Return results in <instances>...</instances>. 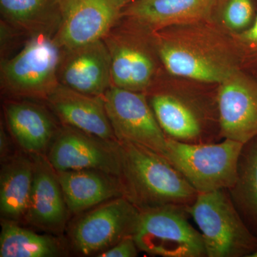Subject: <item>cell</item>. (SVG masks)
Segmentation results:
<instances>
[{
	"label": "cell",
	"mask_w": 257,
	"mask_h": 257,
	"mask_svg": "<svg viewBox=\"0 0 257 257\" xmlns=\"http://www.w3.org/2000/svg\"><path fill=\"white\" fill-rule=\"evenodd\" d=\"M70 214H78L115 198L124 197L119 179L101 171L57 172Z\"/></svg>",
	"instance_id": "18"
},
{
	"label": "cell",
	"mask_w": 257,
	"mask_h": 257,
	"mask_svg": "<svg viewBox=\"0 0 257 257\" xmlns=\"http://www.w3.org/2000/svg\"><path fill=\"white\" fill-rule=\"evenodd\" d=\"M111 58V84L143 92L151 84L155 65L149 52L113 27L102 39Z\"/></svg>",
	"instance_id": "17"
},
{
	"label": "cell",
	"mask_w": 257,
	"mask_h": 257,
	"mask_svg": "<svg viewBox=\"0 0 257 257\" xmlns=\"http://www.w3.org/2000/svg\"><path fill=\"white\" fill-rule=\"evenodd\" d=\"M158 32L155 45L171 74L221 84L235 71L232 52L220 38L195 30Z\"/></svg>",
	"instance_id": "2"
},
{
	"label": "cell",
	"mask_w": 257,
	"mask_h": 257,
	"mask_svg": "<svg viewBox=\"0 0 257 257\" xmlns=\"http://www.w3.org/2000/svg\"><path fill=\"white\" fill-rule=\"evenodd\" d=\"M243 37L246 41L251 43H257V16L253 26L248 29L247 31L245 32Z\"/></svg>",
	"instance_id": "27"
},
{
	"label": "cell",
	"mask_w": 257,
	"mask_h": 257,
	"mask_svg": "<svg viewBox=\"0 0 257 257\" xmlns=\"http://www.w3.org/2000/svg\"><path fill=\"white\" fill-rule=\"evenodd\" d=\"M103 99L118 142L138 144L165 158L168 138L143 92L111 85Z\"/></svg>",
	"instance_id": "7"
},
{
	"label": "cell",
	"mask_w": 257,
	"mask_h": 257,
	"mask_svg": "<svg viewBox=\"0 0 257 257\" xmlns=\"http://www.w3.org/2000/svg\"><path fill=\"white\" fill-rule=\"evenodd\" d=\"M1 10L15 26L35 33L45 32L57 9L59 0H0Z\"/></svg>",
	"instance_id": "23"
},
{
	"label": "cell",
	"mask_w": 257,
	"mask_h": 257,
	"mask_svg": "<svg viewBox=\"0 0 257 257\" xmlns=\"http://www.w3.org/2000/svg\"><path fill=\"white\" fill-rule=\"evenodd\" d=\"M64 126L109 142H118L108 118L103 96L88 95L62 84L46 99Z\"/></svg>",
	"instance_id": "15"
},
{
	"label": "cell",
	"mask_w": 257,
	"mask_h": 257,
	"mask_svg": "<svg viewBox=\"0 0 257 257\" xmlns=\"http://www.w3.org/2000/svg\"><path fill=\"white\" fill-rule=\"evenodd\" d=\"M189 209L164 206L140 210L134 239L140 251L163 257H207L200 231L189 222Z\"/></svg>",
	"instance_id": "6"
},
{
	"label": "cell",
	"mask_w": 257,
	"mask_h": 257,
	"mask_svg": "<svg viewBox=\"0 0 257 257\" xmlns=\"http://www.w3.org/2000/svg\"><path fill=\"white\" fill-rule=\"evenodd\" d=\"M5 113L10 132L24 151L30 155L47 151L57 131L43 108L25 101H9Z\"/></svg>",
	"instance_id": "19"
},
{
	"label": "cell",
	"mask_w": 257,
	"mask_h": 257,
	"mask_svg": "<svg viewBox=\"0 0 257 257\" xmlns=\"http://www.w3.org/2000/svg\"><path fill=\"white\" fill-rule=\"evenodd\" d=\"M250 257H257V248L256 251H255L254 252H253L252 254L250 256Z\"/></svg>",
	"instance_id": "29"
},
{
	"label": "cell",
	"mask_w": 257,
	"mask_h": 257,
	"mask_svg": "<svg viewBox=\"0 0 257 257\" xmlns=\"http://www.w3.org/2000/svg\"><path fill=\"white\" fill-rule=\"evenodd\" d=\"M64 253L62 243L55 236L37 234L16 221L3 220L0 256L55 257Z\"/></svg>",
	"instance_id": "22"
},
{
	"label": "cell",
	"mask_w": 257,
	"mask_h": 257,
	"mask_svg": "<svg viewBox=\"0 0 257 257\" xmlns=\"http://www.w3.org/2000/svg\"><path fill=\"white\" fill-rule=\"evenodd\" d=\"M243 145L229 139L188 144L168 138L165 158L198 193L229 189L236 179Z\"/></svg>",
	"instance_id": "4"
},
{
	"label": "cell",
	"mask_w": 257,
	"mask_h": 257,
	"mask_svg": "<svg viewBox=\"0 0 257 257\" xmlns=\"http://www.w3.org/2000/svg\"><path fill=\"white\" fill-rule=\"evenodd\" d=\"M139 249L134 236L124 238L105 251L97 253L99 257H135L138 256Z\"/></svg>",
	"instance_id": "25"
},
{
	"label": "cell",
	"mask_w": 257,
	"mask_h": 257,
	"mask_svg": "<svg viewBox=\"0 0 257 257\" xmlns=\"http://www.w3.org/2000/svg\"><path fill=\"white\" fill-rule=\"evenodd\" d=\"M62 49L46 32L35 33L3 65L2 87L11 95L47 99L60 84Z\"/></svg>",
	"instance_id": "5"
},
{
	"label": "cell",
	"mask_w": 257,
	"mask_h": 257,
	"mask_svg": "<svg viewBox=\"0 0 257 257\" xmlns=\"http://www.w3.org/2000/svg\"><path fill=\"white\" fill-rule=\"evenodd\" d=\"M253 16L251 0H229L224 12L225 23L232 30L247 27Z\"/></svg>",
	"instance_id": "24"
},
{
	"label": "cell",
	"mask_w": 257,
	"mask_h": 257,
	"mask_svg": "<svg viewBox=\"0 0 257 257\" xmlns=\"http://www.w3.org/2000/svg\"><path fill=\"white\" fill-rule=\"evenodd\" d=\"M46 157L56 172L95 170L119 179L118 142L106 141L70 126L57 132Z\"/></svg>",
	"instance_id": "9"
},
{
	"label": "cell",
	"mask_w": 257,
	"mask_h": 257,
	"mask_svg": "<svg viewBox=\"0 0 257 257\" xmlns=\"http://www.w3.org/2000/svg\"><path fill=\"white\" fill-rule=\"evenodd\" d=\"M216 95L222 139L246 144L257 137V84L235 71Z\"/></svg>",
	"instance_id": "12"
},
{
	"label": "cell",
	"mask_w": 257,
	"mask_h": 257,
	"mask_svg": "<svg viewBox=\"0 0 257 257\" xmlns=\"http://www.w3.org/2000/svg\"><path fill=\"white\" fill-rule=\"evenodd\" d=\"M189 212L199 228L207 257H250L257 236L235 207L228 189L198 193Z\"/></svg>",
	"instance_id": "3"
},
{
	"label": "cell",
	"mask_w": 257,
	"mask_h": 257,
	"mask_svg": "<svg viewBox=\"0 0 257 257\" xmlns=\"http://www.w3.org/2000/svg\"><path fill=\"white\" fill-rule=\"evenodd\" d=\"M63 53L59 71L60 84L88 95L104 96L112 85L110 55L104 40Z\"/></svg>",
	"instance_id": "13"
},
{
	"label": "cell",
	"mask_w": 257,
	"mask_h": 257,
	"mask_svg": "<svg viewBox=\"0 0 257 257\" xmlns=\"http://www.w3.org/2000/svg\"><path fill=\"white\" fill-rule=\"evenodd\" d=\"M118 144L124 197L140 211L164 206L189 209L198 192L167 159L138 144Z\"/></svg>",
	"instance_id": "1"
},
{
	"label": "cell",
	"mask_w": 257,
	"mask_h": 257,
	"mask_svg": "<svg viewBox=\"0 0 257 257\" xmlns=\"http://www.w3.org/2000/svg\"><path fill=\"white\" fill-rule=\"evenodd\" d=\"M228 191L243 221L257 236V137L243 145L236 179Z\"/></svg>",
	"instance_id": "21"
},
{
	"label": "cell",
	"mask_w": 257,
	"mask_h": 257,
	"mask_svg": "<svg viewBox=\"0 0 257 257\" xmlns=\"http://www.w3.org/2000/svg\"><path fill=\"white\" fill-rule=\"evenodd\" d=\"M140 211L124 197L102 203L76 222L71 231L74 247L84 255L105 251L134 236Z\"/></svg>",
	"instance_id": "8"
},
{
	"label": "cell",
	"mask_w": 257,
	"mask_h": 257,
	"mask_svg": "<svg viewBox=\"0 0 257 257\" xmlns=\"http://www.w3.org/2000/svg\"><path fill=\"white\" fill-rule=\"evenodd\" d=\"M32 155L35 161L33 187L24 219L38 229L61 234L65 229L70 213L58 176L46 156Z\"/></svg>",
	"instance_id": "14"
},
{
	"label": "cell",
	"mask_w": 257,
	"mask_h": 257,
	"mask_svg": "<svg viewBox=\"0 0 257 257\" xmlns=\"http://www.w3.org/2000/svg\"><path fill=\"white\" fill-rule=\"evenodd\" d=\"M60 20L55 39L63 51L102 40L119 19L111 0H59Z\"/></svg>",
	"instance_id": "10"
},
{
	"label": "cell",
	"mask_w": 257,
	"mask_h": 257,
	"mask_svg": "<svg viewBox=\"0 0 257 257\" xmlns=\"http://www.w3.org/2000/svg\"><path fill=\"white\" fill-rule=\"evenodd\" d=\"M0 212L3 220L25 217L33 187L35 161L25 153L15 154L2 162Z\"/></svg>",
	"instance_id": "20"
},
{
	"label": "cell",
	"mask_w": 257,
	"mask_h": 257,
	"mask_svg": "<svg viewBox=\"0 0 257 257\" xmlns=\"http://www.w3.org/2000/svg\"><path fill=\"white\" fill-rule=\"evenodd\" d=\"M149 102L167 138L188 144L222 140L220 131L209 126L219 123L211 121L207 109L199 104L166 92L154 94Z\"/></svg>",
	"instance_id": "11"
},
{
	"label": "cell",
	"mask_w": 257,
	"mask_h": 257,
	"mask_svg": "<svg viewBox=\"0 0 257 257\" xmlns=\"http://www.w3.org/2000/svg\"><path fill=\"white\" fill-rule=\"evenodd\" d=\"M216 0H137L120 12L125 18L151 30L189 25L209 18Z\"/></svg>",
	"instance_id": "16"
},
{
	"label": "cell",
	"mask_w": 257,
	"mask_h": 257,
	"mask_svg": "<svg viewBox=\"0 0 257 257\" xmlns=\"http://www.w3.org/2000/svg\"><path fill=\"white\" fill-rule=\"evenodd\" d=\"M112 3H114L115 6L118 8L121 12V10L124 9L128 5L135 3L137 0H111Z\"/></svg>",
	"instance_id": "28"
},
{
	"label": "cell",
	"mask_w": 257,
	"mask_h": 257,
	"mask_svg": "<svg viewBox=\"0 0 257 257\" xmlns=\"http://www.w3.org/2000/svg\"><path fill=\"white\" fill-rule=\"evenodd\" d=\"M8 138L7 134L5 133L4 128L1 127V133H0V157H1V162L8 160L10 152V144L8 141Z\"/></svg>",
	"instance_id": "26"
}]
</instances>
